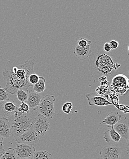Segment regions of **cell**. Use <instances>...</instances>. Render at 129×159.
<instances>
[{"label":"cell","instance_id":"22","mask_svg":"<svg viewBox=\"0 0 129 159\" xmlns=\"http://www.w3.org/2000/svg\"><path fill=\"white\" fill-rule=\"evenodd\" d=\"M28 92L23 89H19L16 92L17 98L21 103L26 102L28 98Z\"/></svg>","mask_w":129,"mask_h":159},{"label":"cell","instance_id":"35","mask_svg":"<svg viewBox=\"0 0 129 159\" xmlns=\"http://www.w3.org/2000/svg\"><path fill=\"white\" fill-rule=\"evenodd\" d=\"M1 157H0V159H1Z\"/></svg>","mask_w":129,"mask_h":159},{"label":"cell","instance_id":"27","mask_svg":"<svg viewBox=\"0 0 129 159\" xmlns=\"http://www.w3.org/2000/svg\"><path fill=\"white\" fill-rule=\"evenodd\" d=\"M39 76L34 73L30 75L29 78V83L33 85L37 83L39 80Z\"/></svg>","mask_w":129,"mask_h":159},{"label":"cell","instance_id":"34","mask_svg":"<svg viewBox=\"0 0 129 159\" xmlns=\"http://www.w3.org/2000/svg\"><path fill=\"white\" fill-rule=\"evenodd\" d=\"M33 159L32 158H25V159Z\"/></svg>","mask_w":129,"mask_h":159},{"label":"cell","instance_id":"18","mask_svg":"<svg viewBox=\"0 0 129 159\" xmlns=\"http://www.w3.org/2000/svg\"><path fill=\"white\" fill-rule=\"evenodd\" d=\"M46 82L44 77L39 76V80L37 83L33 85V91L38 94L44 92L46 89Z\"/></svg>","mask_w":129,"mask_h":159},{"label":"cell","instance_id":"9","mask_svg":"<svg viewBox=\"0 0 129 159\" xmlns=\"http://www.w3.org/2000/svg\"><path fill=\"white\" fill-rule=\"evenodd\" d=\"M14 149L16 155L19 159L33 158L36 152L35 147L25 143H17Z\"/></svg>","mask_w":129,"mask_h":159},{"label":"cell","instance_id":"3","mask_svg":"<svg viewBox=\"0 0 129 159\" xmlns=\"http://www.w3.org/2000/svg\"><path fill=\"white\" fill-rule=\"evenodd\" d=\"M37 111L30 110L27 113L15 116L14 119H9L11 136L15 139L27 131L33 129L35 119L38 114Z\"/></svg>","mask_w":129,"mask_h":159},{"label":"cell","instance_id":"2","mask_svg":"<svg viewBox=\"0 0 129 159\" xmlns=\"http://www.w3.org/2000/svg\"><path fill=\"white\" fill-rule=\"evenodd\" d=\"M89 57L88 67L92 77L99 75L106 76L120 66L119 63H114L110 56L104 50L95 49L93 52L92 50Z\"/></svg>","mask_w":129,"mask_h":159},{"label":"cell","instance_id":"1","mask_svg":"<svg viewBox=\"0 0 129 159\" xmlns=\"http://www.w3.org/2000/svg\"><path fill=\"white\" fill-rule=\"evenodd\" d=\"M35 61L32 59L24 64L14 66L11 70L5 69L3 71V76L7 82L5 89L9 94L13 95L19 89L29 91L28 89L32 86L29 82V78L34 73Z\"/></svg>","mask_w":129,"mask_h":159},{"label":"cell","instance_id":"15","mask_svg":"<svg viewBox=\"0 0 129 159\" xmlns=\"http://www.w3.org/2000/svg\"><path fill=\"white\" fill-rule=\"evenodd\" d=\"M92 52L90 45L85 47L77 46L74 50V54L80 60H85L89 58Z\"/></svg>","mask_w":129,"mask_h":159},{"label":"cell","instance_id":"12","mask_svg":"<svg viewBox=\"0 0 129 159\" xmlns=\"http://www.w3.org/2000/svg\"><path fill=\"white\" fill-rule=\"evenodd\" d=\"M128 118L124 117L122 121L121 120L113 126V129L119 134L121 138H123L127 142H129V128Z\"/></svg>","mask_w":129,"mask_h":159},{"label":"cell","instance_id":"13","mask_svg":"<svg viewBox=\"0 0 129 159\" xmlns=\"http://www.w3.org/2000/svg\"><path fill=\"white\" fill-rule=\"evenodd\" d=\"M42 98V96L40 94L36 93L33 90L29 91L26 103L29 107L30 109L37 111Z\"/></svg>","mask_w":129,"mask_h":159},{"label":"cell","instance_id":"8","mask_svg":"<svg viewBox=\"0 0 129 159\" xmlns=\"http://www.w3.org/2000/svg\"><path fill=\"white\" fill-rule=\"evenodd\" d=\"M50 128V123L48 119L38 114L33 124V130L40 136H44L48 132Z\"/></svg>","mask_w":129,"mask_h":159},{"label":"cell","instance_id":"25","mask_svg":"<svg viewBox=\"0 0 129 159\" xmlns=\"http://www.w3.org/2000/svg\"><path fill=\"white\" fill-rule=\"evenodd\" d=\"M73 108V103L71 102H67L62 106V110L64 113L69 114L72 112Z\"/></svg>","mask_w":129,"mask_h":159},{"label":"cell","instance_id":"11","mask_svg":"<svg viewBox=\"0 0 129 159\" xmlns=\"http://www.w3.org/2000/svg\"><path fill=\"white\" fill-rule=\"evenodd\" d=\"M90 106H96L98 107H105L113 105L110 102L107 100L104 96H100L94 93H88L86 95Z\"/></svg>","mask_w":129,"mask_h":159},{"label":"cell","instance_id":"21","mask_svg":"<svg viewBox=\"0 0 129 159\" xmlns=\"http://www.w3.org/2000/svg\"><path fill=\"white\" fill-rule=\"evenodd\" d=\"M30 108L26 102L21 103L19 106L17 112L14 115V116L22 114L27 113L30 111Z\"/></svg>","mask_w":129,"mask_h":159},{"label":"cell","instance_id":"10","mask_svg":"<svg viewBox=\"0 0 129 159\" xmlns=\"http://www.w3.org/2000/svg\"><path fill=\"white\" fill-rule=\"evenodd\" d=\"M40 136L33 129L27 131L15 139L18 143H25L33 145L38 142Z\"/></svg>","mask_w":129,"mask_h":159},{"label":"cell","instance_id":"28","mask_svg":"<svg viewBox=\"0 0 129 159\" xmlns=\"http://www.w3.org/2000/svg\"><path fill=\"white\" fill-rule=\"evenodd\" d=\"M109 99H110V102L112 104V105H114L115 107L119 105V95L118 94H116L109 95Z\"/></svg>","mask_w":129,"mask_h":159},{"label":"cell","instance_id":"20","mask_svg":"<svg viewBox=\"0 0 129 159\" xmlns=\"http://www.w3.org/2000/svg\"><path fill=\"white\" fill-rule=\"evenodd\" d=\"M1 159H19L16 155L14 148H9L1 157Z\"/></svg>","mask_w":129,"mask_h":159},{"label":"cell","instance_id":"23","mask_svg":"<svg viewBox=\"0 0 129 159\" xmlns=\"http://www.w3.org/2000/svg\"><path fill=\"white\" fill-rule=\"evenodd\" d=\"M109 92V86H100L95 89V94L104 96Z\"/></svg>","mask_w":129,"mask_h":159},{"label":"cell","instance_id":"16","mask_svg":"<svg viewBox=\"0 0 129 159\" xmlns=\"http://www.w3.org/2000/svg\"><path fill=\"white\" fill-rule=\"evenodd\" d=\"M0 136L6 138L11 136L9 119L3 117L0 118Z\"/></svg>","mask_w":129,"mask_h":159},{"label":"cell","instance_id":"29","mask_svg":"<svg viewBox=\"0 0 129 159\" xmlns=\"http://www.w3.org/2000/svg\"><path fill=\"white\" fill-rule=\"evenodd\" d=\"M109 43L112 49H117L118 47H119V43L117 40H111Z\"/></svg>","mask_w":129,"mask_h":159},{"label":"cell","instance_id":"14","mask_svg":"<svg viewBox=\"0 0 129 159\" xmlns=\"http://www.w3.org/2000/svg\"><path fill=\"white\" fill-rule=\"evenodd\" d=\"M122 116L118 111H113L108 114L106 117L103 120L101 123L108 126L113 127L121 120Z\"/></svg>","mask_w":129,"mask_h":159},{"label":"cell","instance_id":"32","mask_svg":"<svg viewBox=\"0 0 129 159\" xmlns=\"http://www.w3.org/2000/svg\"><path fill=\"white\" fill-rule=\"evenodd\" d=\"M107 80V77L105 76H102L99 77V81L100 82L103 81Z\"/></svg>","mask_w":129,"mask_h":159},{"label":"cell","instance_id":"6","mask_svg":"<svg viewBox=\"0 0 129 159\" xmlns=\"http://www.w3.org/2000/svg\"><path fill=\"white\" fill-rule=\"evenodd\" d=\"M18 107L19 106L15 102L10 99L0 102V115L2 117L10 119L14 116Z\"/></svg>","mask_w":129,"mask_h":159},{"label":"cell","instance_id":"19","mask_svg":"<svg viewBox=\"0 0 129 159\" xmlns=\"http://www.w3.org/2000/svg\"><path fill=\"white\" fill-rule=\"evenodd\" d=\"M33 159H53L52 155L46 150H40L35 152Z\"/></svg>","mask_w":129,"mask_h":159},{"label":"cell","instance_id":"33","mask_svg":"<svg viewBox=\"0 0 129 159\" xmlns=\"http://www.w3.org/2000/svg\"><path fill=\"white\" fill-rule=\"evenodd\" d=\"M5 151H5H3V150H0V157H1L2 156L3 154L4 153Z\"/></svg>","mask_w":129,"mask_h":159},{"label":"cell","instance_id":"26","mask_svg":"<svg viewBox=\"0 0 129 159\" xmlns=\"http://www.w3.org/2000/svg\"><path fill=\"white\" fill-rule=\"evenodd\" d=\"M92 43L91 40H88L85 38H81L78 41V46L81 47H85L89 46Z\"/></svg>","mask_w":129,"mask_h":159},{"label":"cell","instance_id":"31","mask_svg":"<svg viewBox=\"0 0 129 159\" xmlns=\"http://www.w3.org/2000/svg\"><path fill=\"white\" fill-rule=\"evenodd\" d=\"M0 150L5 151L4 149V140L3 138L0 136Z\"/></svg>","mask_w":129,"mask_h":159},{"label":"cell","instance_id":"7","mask_svg":"<svg viewBox=\"0 0 129 159\" xmlns=\"http://www.w3.org/2000/svg\"><path fill=\"white\" fill-rule=\"evenodd\" d=\"M122 149L116 145H111L104 147L100 152L102 159H121Z\"/></svg>","mask_w":129,"mask_h":159},{"label":"cell","instance_id":"24","mask_svg":"<svg viewBox=\"0 0 129 159\" xmlns=\"http://www.w3.org/2000/svg\"><path fill=\"white\" fill-rule=\"evenodd\" d=\"M9 94L5 88H2L0 85V102H4L9 99Z\"/></svg>","mask_w":129,"mask_h":159},{"label":"cell","instance_id":"4","mask_svg":"<svg viewBox=\"0 0 129 159\" xmlns=\"http://www.w3.org/2000/svg\"><path fill=\"white\" fill-rule=\"evenodd\" d=\"M55 101L56 98L54 95L47 94L43 96L38 107V112L47 119H51L55 114Z\"/></svg>","mask_w":129,"mask_h":159},{"label":"cell","instance_id":"17","mask_svg":"<svg viewBox=\"0 0 129 159\" xmlns=\"http://www.w3.org/2000/svg\"><path fill=\"white\" fill-rule=\"evenodd\" d=\"M104 139L108 143H109L112 141L118 143L121 139V137L114 130L113 127H112L109 129L104 133Z\"/></svg>","mask_w":129,"mask_h":159},{"label":"cell","instance_id":"30","mask_svg":"<svg viewBox=\"0 0 129 159\" xmlns=\"http://www.w3.org/2000/svg\"><path fill=\"white\" fill-rule=\"evenodd\" d=\"M112 50L111 48L110 45H109V42H106L103 46V50L104 52H109L111 50Z\"/></svg>","mask_w":129,"mask_h":159},{"label":"cell","instance_id":"5","mask_svg":"<svg viewBox=\"0 0 129 159\" xmlns=\"http://www.w3.org/2000/svg\"><path fill=\"white\" fill-rule=\"evenodd\" d=\"M129 79L126 75L119 74L115 75L111 80L110 86L118 95L127 94L129 91Z\"/></svg>","mask_w":129,"mask_h":159}]
</instances>
